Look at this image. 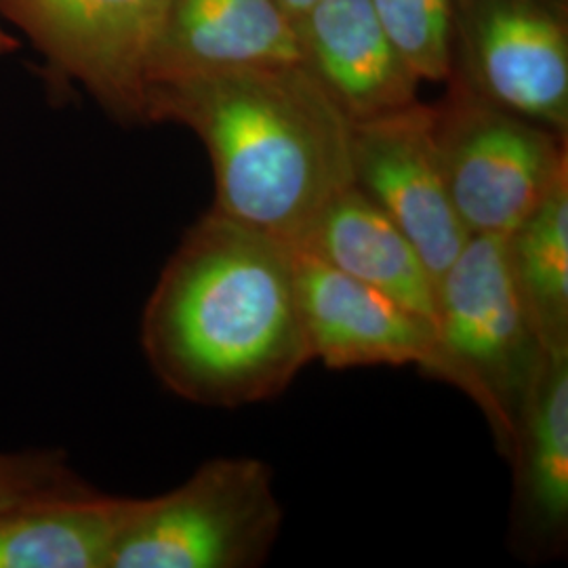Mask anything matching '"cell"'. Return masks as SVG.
<instances>
[{"label":"cell","instance_id":"19","mask_svg":"<svg viewBox=\"0 0 568 568\" xmlns=\"http://www.w3.org/2000/svg\"><path fill=\"white\" fill-rule=\"evenodd\" d=\"M20 44L16 39H11L2 28H0V55H7V53H11V51H16Z\"/></svg>","mask_w":568,"mask_h":568},{"label":"cell","instance_id":"13","mask_svg":"<svg viewBox=\"0 0 568 568\" xmlns=\"http://www.w3.org/2000/svg\"><path fill=\"white\" fill-rule=\"evenodd\" d=\"M436 325V281L405 232L358 185L326 206L293 246Z\"/></svg>","mask_w":568,"mask_h":568},{"label":"cell","instance_id":"17","mask_svg":"<svg viewBox=\"0 0 568 568\" xmlns=\"http://www.w3.org/2000/svg\"><path fill=\"white\" fill-rule=\"evenodd\" d=\"M82 480L60 448L0 450V516L32 499L77 487Z\"/></svg>","mask_w":568,"mask_h":568},{"label":"cell","instance_id":"11","mask_svg":"<svg viewBox=\"0 0 568 568\" xmlns=\"http://www.w3.org/2000/svg\"><path fill=\"white\" fill-rule=\"evenodd\" d=\"M300 63L352 122L419 102L408 68L368 0H316L295 18Z\"/></svg>","mask_w":568,"mask_h":568},{"label":"cell","instance_id":"14","mask_svg":"<svg viewBox=\"0 0 568 568\" xmlns=\"http://www.w3.org/2000/svg\"><path fill=\"white\" fill-rule=\"evenodd\" d=\"M142 497L82 480L0 516V568H110Z\"/></svg>","mask_w":568,"mask_h":568},{"label":"cell","instance_id":"12","mask_svg":"<svg viewBox=\"0 0 568 568\" xmlns=\"http://www.w3.org/2000/svg\"><path fill=\"white\" fill-rule=\"evenodd\" d=\"M283 63H300V49L278 0H171L148 87Z\"/></svg>","mask_w":568,"mask_h":568},{"label":"cell","instance_id":"9","mask_svg":"<svg viewBox=\"0 0 568 568\" xmlns=\"http://www.w3.org/2000/svg\"><path fill=\"white\" fill-rule=\"evenodd\" d=\"M295 255L312 361L333 371L417 366L462 392V377L432 321L307 253L295 248Z\"/></svg>","mask_w":568,"mask_h":568},{"label":"cell","instance_id":"8","mask_svg":"<svg viewBox=\"0 0 568 568\" xmlns=\"http://www.w3.org/2000/svg\"><path fill=\"white\" fill-rule=\"evenodd\" d=\"M352 175L424 257L432 278L466 246L432 138V105L415 102L377 119L352 122Z\"/></svg>","mask_w":568,"mask_h":568},{"label":"cell","instance_id":"5","mask_svg":"<svg viewBox=\"0 0 568 568\" xmlns=\"http://www.w3.org/2000/svg\"><path fill=\"white\" fill-rule=\"evenodd\" d=\"M432 138L469 236H509L568 175V138L447 81Z\"/></svg>","mask_w":568,"mask_h":568},{"label":"cell","instance_id":"1","mask_svg":"<svg viewBox=\"0 0 568 568\" xmlns=\"http://www.w3.org/2000/svg\"><path fill=\"white\" fill-rule=\"evenodd\" d=\"M140 344L185 403L241 408L281 396L312 363L295 248L209 209L150 291Z\"/></svg>","mask_w":568,"mask_h":568},{"label":"cell","instance_id":"3","mask_svg":"<svg viewBox=\"0 0 568 568\" xmlns=\"http://www.w3.org/2000/svg\"><path fill=\"white\" fill-rule=\"evenodd\" d=\"M438 339L508 457L520 408L546 356L509 262L508 236H469L436 283Z\"/></svg>","mask_w":568,"mask_h":568},{"label":"cell","instance_id":"2","mask_svg":"<svg viewBox=\"0 0 568 568\" xmlns=\"http://www.w3.org/2000/svg\"><path fill=\"white\" fill-rule=\"evenodd\" d=\"M148 122L203 143L213 211L297 246L352 175V121L302 63L148 87Z\"/></svg>","mask_w":568,"mask_h":568},{"label":"cell","instance_id":"15","mask_svg":"<svg viewBox=\"0 0 568 568\" xmlns=\"http://www.w3.org/2000/svg\"><path fill=\"white\" fill-rule=\"evenodd\" d=\"M509 262L546 352L568 347V175L508 236Z\"/></svg>","mask_w":568,"mask_h":568},{"label":"cell","instance_id":"7","mask_svg":"<svg viewBox=\"0 0 568 568\" xmlns=\"http://www.w3.org/2000/svg\"><path fill=\"white\" fill-rule=\"evenodd\" d=\"M171 0H0L55 87L79 82L121 124H148V65Z\"/></svg>","mask_w":568,"mask_h":568},{"label":"cell","instance_id":"18","mask_svg":"<svg viewBox=\"0 0 568 568\" xmlns=\"http://www.w3.org/2000/svg\"><path fill=\"white\" fill-rule=\"evenodd\" d=\"M281 4H283L284 11L295 20L302 11H305L312 2H316V0H278Z\"/></svg>","mask_w":568,"mask_h":568},{"label":"cell","instance_id":"6","mask_svg":"<svg viewBox=\"0 0 568 568\" xmlns=\"http://www.w3.org/2000/svg\"><path fill=\"white\" fill-rule=\"evenodd\" d=\"M447 81L568 138V0H453Z\"/></svg>","mask_w":568,"mask_h":568},{"label":"cell","instance_id":"16","mask_svg":"<svg viewBox=\"0 0 568 568\" xmlns=\"http://www.w3.org/2000/svg\"><path fill=\"white\" fill-rule=\"evenodd\" d=\"M389 41L419 81L450 74L453 0H368Z\"/></svg>","mask_w":568,"mask_h":568},{"label":"cell","instance_id":"10","mask_svg":"<svg viewBox=\"0 0 568 568\" xmlns=\"http://www.w3.org/2000/svg\"><path fill=\"white\" fill-rule=\"evenodd\" d=\"M509 544L527 562L565 556L568 544V347L546 352L520 408Z\"/></svg>","mask_w":568,"mask_h":568},{"label":"cell","instance_id":"4","mask_svg":"<svg viewBox=\"0 0 568 568\" xmlns=\"http://www.w3.org/2000/svg\"><path fill=\"white\" fill-rule=\"evenodd\" d=\"M272 467L215 457L180 487L142 497L110 568H257L283 528Z\"/></svg>","mask_w":568,"mask_h":568}]
</instances>
